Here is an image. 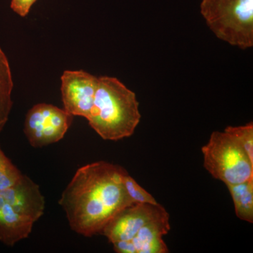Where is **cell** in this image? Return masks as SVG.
Instances as JSON below:
<instances>
[{
    "label": "cell",
    "instance_id": "cell-1",
    "mask_svg": "<svg viewBox=\"0 0 253 253\" xmlns=\"http://www.w3.org/2000/svg\"><path fill=\"white\" fill-rule=\"evenodd\" d=\"M126 173L122 166L104 161L76 171L59 202L73 231L85 237L101 234L120 211L133 204L123 184Z\"/></svg>",
    "mask_w": 253,
    "mask_h": 253
},
{
    "label": "cell",
    "instance_id": "cell-2",
    "mask_svg": "<svg viewBox=\"0 0 253 253\" xmlns=\"http://www.w3.org/2000/svg\"><path fill=\"white\" fill-rule=\"evenodd\" d=\"M139 104L134 91L116 78H98L94 104L87 118L103 139L118 141L134 134L140 123Z\"/></svg>",
    "mask_w": 253,
    "mask_h": 253
},
{
    "label": "cell",
    "instance_id": "cell-3",
    "mask_svg": "<svg viewBox=\"0 0 253 253\" xmlns=\"http://www.w3.org/2000/svg\"><path fill=\"white\" fill-rule=\"evenodd\" d=\"M44 209L40 186L25 174L14 186L0 191V241L13 246L27 239Z\"/></svg>",
    "mask_w": 253,
    "mask_h": 253
},
{
    "label": "cell",
    "instance_id": "cell-4",
    "mask_svg": "<svg viewBox=\"0 0 253 253\" xmlns=\"http://www.w3.org/2000/svg\"><path fill=\"white\" fill-rule=\"evenodd\" d=\"M201 13L215 36L231 46H253V0H202Z\"/></svg>",
    "mask_w": 253,
    "mask_h": 253
},
{
    "label": "cell",
    "instance_id": "cell-5",
    "mask_svg": "<svg viewBox=\"0 0 253 253\" xmlns=\"http://www.w3.org/2000/svg\"><path fill=\"white\" fill-rule=\"evenodd\" d=\"M205 169L214 179L227 184L253 178V164L237 142L225 131H213L201 149Z\"/></svg>",
    "mask_w": 253,
    "mask_h": 253
},
{
    "label": "cell",
    "instance_id": "cell-6",
    "mask_svg": "<svg viewBox=\"0 0 253 253\" xmlns=\"http://www.w3.org/2000/svg\"><path fill=\"white\" fill-rule=\"evenodd\" d=\"M73 116L54 105L38 104L28 111L24 123L25 135L30 144L41 148L64 137Z\"/></svg>",
    "mask_w": 253,
    "mask_h": 253
},
{
    "label": "cell",
    "instance_id": "cell-7",
    "mask_svg": "<svg viewBox=\"0 0 253 253\" xmlns=\"http://www.w3.org/2000/svg\"><path fill=\"white\" fill-rule=\"evenodd\" d=\"M61 80L63 109L87 119L94 104L98 78L84 71H65Z\"/></svg>",
    "mask_w": 253,
    "mask_h": 253
},
{
    "label": "cell",
    "instance_id": "cell-8",
    "mask_svg": "<svg viewBox=\"0 0 253 253\" xmlns=\"http://www.w3.org/2000/svg\"><path fill=\"white\" fill-rule=\"evenodd\" d=\"M167 212L161 204H132L120 211L101 231L110 243L132 239L143 226Z\"/></svg>",
    "mask_w": 253,
    "mask_h": 253
},
{
    "label": "cell",
    "instance_id": "cell-9",
    "mask_svg": "<svg viewBox=\"0 0 253 253\" xmlns=\"http://www.w3.org/2000/svg\"><path fill=\"white\" fill-rule=\"evenodd\" d=\"M170 230L169 215L165 213L143 226L131 239L135 253H167L169 250L163 237Z\"/></svg>",
    "mask_w": 253,
    "mask_h": 253
},
{
    "label": "cell",
    "instance_id": "cell-10",
    "mask_svg": "<svg viewBox=\"0 0 253 253\" xmlns=\"http://www.w3.org/2000/svg\"><path fill=\"white\" fill-rule=\"evenodd\" d=\"M236 216L241 220L253 222V178L244 182L227 184Z\"/></svg>",
    "mask_w": 253,
    "mask_h": 253
},
{
    "label": "cell",
    "instance_id": "cell-11",
    "mask_svg": "<svg viewBox=\"0 0 253 253\" xmlns=\"http://www.w3.org/2000/svg\"><path fill=\"white\" fill-rule=\"evenodd\" d=\"M14 83L9 61L0 48V132L9 119L13 106L11 100Z\"/></svg>",
    "mask_w": 253,
    "mask_h": 253
},
{
    "label": "cell",
    "instance_id": "cell-12",
    "mask_svg": "<svg viewBox=\"0 0 253 253\" xmlns=\"http://www.w3.org/2000/svg\"><path fill=\"white\" fill-rule=\"evenodd\" d=\"M224 131L230 135L242 148L253 164V123L250 122L245 126H228Z\"/></svg>",
    "mask_w": 253,
    "mask_h": 253
},
{
    "label": "cell",
    "instance_id": "cell-13",
    "mask_svg": "<svg viewBox=\"0 0 253 253\" xmlns=\"http://www.w3.org/2000/svg\"><path fill=\"white\" fill-rule=\"evenodd\" d=\"M22 176L21 171L6 157L0 147V191L14 186Z\"/></svg>",
    "mask_w": 253,
    "mask_h": 253
},
{
    "label": "cell",
    "instance_id": "cell-14",
    "mask_svg": "<svg viewBox=\"0 0 253 253\" xmlns=\"http://www.w3.org/2000/svg\"><path fill=\"white\" fill-rule=\"evenodd\" d=\"M123 184L128 197L133 204H158L154 196L141 187L128 173L123 178Z\"/></svg>",
    "mask_w": 253,
    "mask_h": 253
},
{
    "label": "cell",
    "instance_id": "cell-15",
    "mask_svg": "<svg viewBox=\"0 0 253 253\" xmlns=\"http://www.w3.org/2000/svg\"><path fill=\"white\" fill-rule=\"evenodd\" d=\"M38 0H11V9L21 17H26Z\"/></svg>",
    "mask_w": 253,
    "mask_h": 253
}]
</instances>
